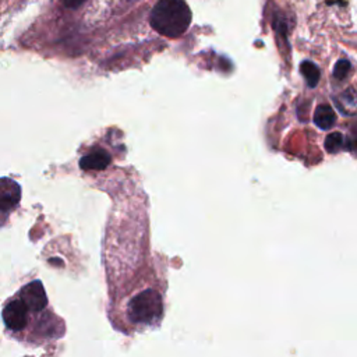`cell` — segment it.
Segmentation results:
<instances>
[{"mask_svg":"<svg viewBox=\"0 0 357 357\" xmlns=\"http://www.w3.org/2000/svg\"><path fill=\"white\" fill-rule=\"evenodd\" d=\"M344 144V138L340 132H331L326 138H325V149L329 153H336L337 151H340V148Z\"/></svg>","mask_w":357,"mask_h":357,"instance_id":"obj_9","label":"cell"},{"mask_svg":"<svg viewBox=\"0 0 357 357\" xmlns=\"http://www.w3.org/2000/svg\"><path fill=\"white\" fill-rule=\"evenodd\" d=\"M84 1H86V0H63V4H64L66 7H68V8H77V7H79Z\"/></svg>","mask_w":357,"mask_h":357,"instance_id":"obj_12","label":"cell"},{"mask_svg":"<svg viewBox=\"0 0 357 357\" xmlns=\"http://www.w3.org/2000/svg\"><path fill=\"white\" fill-rule=\"evenodd\" d=\"M110 165V155L105 149H95L79 160V167L85 172L105 170Z\"/></svg>","mask_w":357,"mask_h":357,"instance_id":"obj_5","label":"cell"},{"mask_svg":"<svg viewBox=\"0 0 357 357\" xmlns=\"http://www.w3.org/2000/svg\"><path fill=\"white\" fill-rule=\"evenodd\" d=\"M346 146L349 149H356L357 148V121H354L351 126H350V130H349V138L346 141Z\"/></svg>","mask_w":357,"mask_h":357,"instance_id":"obj_11","label":"cell"},{"mask_svg":"<svg viewBox=\"0 0 357 357\" xmlns=\"http://www.w3.org/2000/svg\"><path fill=\"white\" fill-rule=\"evenodd\" d=\"M350 71V63L347 60H339L333 67V77L336 79H343Z\"/></svg>","mask_w":357,"mask_h":357,"instance_id":"obj_10","label":"cell"},{"mask_svg":"<svg viewBox=\"0 0 357 357\" xmlns=\"http://www.w3.org/2000/svg\"><path fill=\"white\" fill-rule=\"evenodd\" d=\"M21 187L11 178L3 177L0 184V209L7 215L20 202Z\"/></svg>","mask_w":357,"mask_h":357,"instance_id":"obj_4","label":"cell"},{"mask_svg":"<svg viewBox=\"0 0 357 357\" xmlns=\"http://www.w3.org/2000/svg\"><path fill=\"white\" fill-rule=\"evenodd\" d=\"M47 298L39 280H33L7 300L3 308V321L14 336L22 335L25 342L39 343L56 336V325L50 324Z\"/></svg>","mask_w":357,"mask_h":357,"instance_id":"obj_1","label":"cell"},{"mask_svg":"<svg viewBox=\"0 0 357 357\" xmlns=\"http://www.w3.org/2000/svg\"><path fill=\"white\" fill-rule=\"evenodd\" d=\"M335 103L342 113L347 116L357 114V92L354 89H346L344 92H342L335 99Z\"/></svg>","mask_w":357,"mask_h":357,"instance_id":"obj_6","label":"cell"},{"mask_svg":"<svg viewBox=\"0 0 357 357\" xmlns=\"http://www.w3.org/2000/svg\"><path fill=\"white\" fill-rule=\"evenodd\" d=\"M300 71H301V74H303V77H304V79H305V82L310 88L317 86L321 74H319V68L312 61L304 60L300 64Z\"/></svg>","mask_w":357,"mask_h":357,"instance_id":"obj_8","label":"cell"},{"mask_svg":"<svg viewBox=\"0 0 357 357\" xmlns=\"http://www.w3.org/2000/svg\"><path fill=\"white\" fill-rule=\"evenodd\" d=\"M149 22L158 33L178 38L191 24V10L184 0H159L151 10Z\"/></svg>","mask_w":357,"mask_h":357,"instance_id":"obj_3","label":"cell"},{"mask_svg":"<svg viewBox=\"0 0 357 357\" xmlns=\"http://www.w3.org/2000/svg\"><path fill=\"white\" fill-rule=\"evenodd\" d=\"M163 315V298L160 291L151 286H139L131 291L123 304L124 321L132 328L155 325Z\"/></svg>","mask_w":357,"mask_h":357,"instance_id":"obj_2","label":"cell"},{"mask_svg":"<svg viewBox=\"0 0 357 357\" xmlns=\"http://www.w3.org/2000/svg\"><path fill=\"white\" fill-rule=\"evenodd\" d=\"M336 121V116L333 109L329 105H319L317 106L315 112H314V123L315 126H318V128L321 130H329L333 127Z\"/></svg>","mask_w":357,"mask_h":357,"instance_id":"obj_7","label":"cell"}]
</instances>
